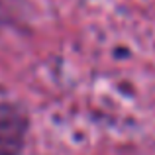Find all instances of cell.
Instances as JSON below:
<instances>
[{
    "instance_id": "6da1fadb",
    "label": "cell",
    "mask_w": 155,
    "mask_h": 155,
    "mask_svg": "<svg viewBox=\"0 0 155 155\" xmlns=\"http://www.w3.org/2000/svg\"><path fill=\"white\" fill-rule=\"evenodd\" d=\"M22 132L24 124L10 116L0 124V155H14L16 147L22 141Z\"/></svg>"
}]
</instances>
